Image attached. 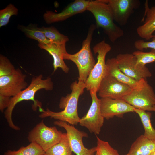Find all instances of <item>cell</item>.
Wrapping results in <instances>:
<instances>
[{"instance_id":"cell-1","label":"cell","mask_w":155,"mask_h":155,"mask_svg":"<svg viewBox=\"0 0 155 155\" xmlns=\"http://www.w3.org/2000/svg\"><path fill=\"white\" fill-rule=\"evenodd\" d=\"M71 92L60 100L59 106L63 110L55 112L48 108L44 110L42 108L39 109L41 113L39 117L41 118L49 117L59 121H64L71 125H77L79 123L80 118L78 113V103L79 98L86 88L85 83L75 81L71 84Z\"/></svg>"},{"instance_id":"cell-2","label":"cell","mask_w":155,"mask_h":155,"mask_svg":"<svg viewBox=\"0 0 155 155\" xmlns=\"http://www.w3.org/2000/svg\"><path fill=\"white\" fill-rule=\"evenodd\" d=\"M53 87V83L51 78L48 77L43 79L42 74L33 77L30 84L25 89L10 98L9 105L4 112L5 117L9 126L16 131L20 129L19 127L14 124L12 118L13 110L17 103L23 100H31L34 102L32 106L33 110H36L37 107H38L39 108H41V103L35 99L36 93L41 89L51 90Z\"/></svg>"},{"instance_id":"cell-3","label":"cell","mask_w":155,"mask_h":155,"mask_svg":"<svg viewBox=\"0 0 155 155\" xmlns=\"http://www.w3.org/2000/svg\"><path fill=\"white\" fill-rule=\"evenodd\" d=\"M87 10L94 16L96 27L100 28L114 43L124 34L123 30L114 22L112 12L108 4L102 0L90 1Z\"/></svg>"},{"instance_id":"cell-4","label":"cell","mask_w":155,"mask_h":155,"mask_svg":"<svg viewBox=\"0 0 155 155\" xmlns=\"http://www.w3.org/2000/svg\"><path fill=\"white\" fill-rule=\"evenodd\" d=\"M96 28L94 24L90 25L87 37L83 41L82 48L78 52L74 54L67 52L63 56L64 60L71 61L76 65L79 72V82L85 83L96 64L90 46L94 32Z\"/></svg>"},{"instance_id":"cell-5","label":"cell","mask_w":155,"mask_h":155,"mask_svg":"<svg viewBox=\"0 0 155 155\" xmlns=\"http://www.w3.org/2000/svg\"><path fill=\"white\" fill-rule=\"evenodd\" d=\"M111 49V46L104 40L96 44L93 48L94 54H97V61L85 83L86 88L90 93L98 92L106 72V56Z\"/></svg>"},{"instance_id":"cell-6","label":"cell","mask_w":155,"mask_h":155,"mask_svg":"<svg viewBox=\"0 0 155 155\" xmlns=\"http://www.w3.org/2000/svg\"><path fill=\"white\" fill-rule=\"evenodd\" d=\"M63 133L55 127L46 125L42 120L29 132L27 139L30 142L39 145L45 152L59 142Z\"/></svg>"},{"instance_id":"cell-7","label":"cell","mask_w":155,"mask_h":155,"mask_svg":"<svg viewBox=\"0 0 155 155\" xmlns=\"http://www.w3.org/2000/svg\"><path fill=\"white\" fill-rule=\"evenodd\" d=\"M135 108L150 111L155 106V93L145 79L139 87L132 90L122 99Z\"/></svg>"},{"instance_id":"cell-8","label":"cell","mask_w":155,"mask_h":155,"mask_svg":"<svg viewBox=\"0 0 155 155\" xmlns=\"http://www.w3.org/2000/svg\"><path fill=\"white\" fill-rule=\"evenodd\" d=\"M115 58L121 71L135 80L146 79L152 75L151 72L146 65L137 63L136 58L133 53L119 54Z\"/></svg>"},{"instance_id":"cell-9","label":"cell","mask_w":155,"mask_h":155,"mask_svg":"<svg viewBox=\"0 0 155 155\" xmlns=\"http://www.w3.org/2000/svg\"><path fill=\"white\" fill-rule=\"evenodd\" d=\"M54 124L65 130L71 150L76 155H95L96 152V146L88 149L83 143V138L88 137L87 133L64 121L58 120L54 121Z\"/></svg>"},{"instance_id":"cell-10","label":"cell","mask_w":155,"mask_h":155,"mask_svg":"<svg viewBox=\"0 0 155 155\" xmlns=\"http://www.w3.org/2000/svg\"><path fill=\"white\" fill-rule=\"evenodd\" d=\"M92 100L91 106L87 113L80 118L79 125L86 128L91 133L99 134L103 126L104 118L100 108V99L96 93H90Z\"/></svg>"},{"instance_id":"cell-11","label":"cell","mask_w":155,"mask_h":155,"mask_svg":"<svg viewBox=\"0 0 155 155\" xmlns=\"http://www.w3.org/2000/svg\"><path fill=\"white\" fill-rule=\"evenodd\" d=\"M132 90L129 86L106 73L101 81L97 92L101 98L122 99Z\"/></svg>"},{"instance_id":"cell-12","label":"cell","mask_w":155,"mask_h":155,"mask_svg":"<svg viewBox=\"0 0 155 155\" xmlns=\"http://www.w3.org/2000/svg\"><path fill=\"white\" fill-rule=\"evenodd\" d=\"M111 9L114 21L121 26L126 25L134 10L138 8L141 3L138 0H102Z\"/></svg>"},{"instance_id":"cell-13","label":"cell","mask_w":155,"mask_h":155,"mask_svg":"<svg viewBox=\"0 0 155 155\" xmlns=\"http://www.w3.org/2000/svg\"><path fill=\"white\" fill-rule=\"evenodd\" d=\"M26 76L18 68L12 74L0 77V94L14 97L28 86Z\"/></svg>"},{"instance_id":"cell-14","label":"cell","mask_w":155,"mask_h":155,"mask_svg":"<svg viewBox=\"0 0 155 155\" xmlns=\"http://www.w3.org/2000/svg\"><path fill=\"white\" fill-rule=\"evenodd\" d=\"M90 1L76 0L68 5L59 13L46 11L43 15V18L48 24L64 21L76 14L87 10Z\"/></svg>"},{"instance_id":"cell-15","label":"cell","mask_w":155,"mask_h":155,"mask_svg":"<svg viewBox=\"0 0 155 155\" xmlns=\"http://www.w3.org/2000/svg\"><path fill=\"white\" fill-rule=\"evenodd\" d=\"M100 108L102 115L107 120L116 116L121 117L126 113L134 112L135 108L122 99L101 98Z\"/></svg>"},{"instance_id":"cell-16","label":"cell","mask_w":155,"mask_h":155,"mask_svg":"<svg viewBox=\"0 0 155 155\" xmlns=\"http://www.w3.org/2000/svg\"><path fill=\"white\" fill-rule=\"evenodd\" d=\"M38 46L46 51L53 57L54 72L58 68H61L65 73H68L69 68L64 61V54L67 52L66 44H58L51 42L49 44L38 43Z\"/></svg>"},{"instance_id":"cell-17","label":"cell","mask_w":155,"mask_h":155,"mask_svg":"<svg viewBox=\"0 0 155 155\" xmlns=\"http://www.w3.org/2000/svg\"><path fill=\"white\" fill-rule=\"evenodd\" d=\"M106 73L113 77L118 81L129 86L132 89L138 87L145 79L135 80L126 75L119 69L116 58L108 59L106 61Z\"/></svg>"},{"instance_id":"cell-18","label":"cell","mask_w":155,"mask_h":155,"mask_svg":"<svg viewBox=\"0 0 155 155\" xmlns=\"http://www.w3.org/2000/svg\"><path fill=\"white\" fill-rule=\"evenodd\" d=\"M145 3V18L143 24L137 28V32L140 37L148 40L153 36L155 31V5L149 8L147 1Z\"/></svg>"},{"instance_id":"cell-19","label":"cell","mask_w":155,"mask_h":155,"mask_svg":"<svg viewBox=\"0 0 155 155\" xmlns=\"http://www.w3.org/2000/svg\"><path fill=\"white\" fill-rule=\"evenodd\" d=\"M155 150V141L148 139L144 135L133 143L125 155H152Z\"/></svg>"},{"instance_id":"cell-20","label":"cell","mask_w":155,"mask_h":155,"mask_svg":"<svg viewBox=\"0 0 155 155\" xmlns=\"http://www.w3.org/2000/svg\"><path fill=\"white\" fill-rule=\"evenodd\" d=\"M18 28L26 37L37 40L38 43L49 44L52 42L46 37L36 24H30L26 26L20 25L18 26Z\"/></svg>"},{"instance_id":"cell-21","label":"cell","mask_w":155,"mask_h":155,"mask_svg":"<svg viewBox=\"0 0 155 155\" xmlns=\"http://www.w3.org/2000/svg\"><path fill=\"white\" fill-rule=\"evenodd\" d=\"M66 133H63L59 142L49 149L44 155H72Z\"/></svg>"},{"instance_id":"cell-22","label":"cell","mask_w":155,"mask_h":155,"mask_svg":"<svg viewBox=\"0 0 155 155\" xmlns=\"http://www.w3.org/2000/svg\"><path fill=\"white\" fill-rule=\"evenodd\" d=\"M141 109L135 108L134 112L139 116L144 131V135L149 140L155 141V129L151 122V113Z\"/></svg>"},{"instance_id":"cell-23","label":"cell","mask_w":155,"mask_h":155,"mask_svg":"<svg viewBox=\"0 0 155 155\" xmlns=\"http://www.w3.org/2000/svg\"><path fill=\"white\" fill-rule=\"evenodd\" d=\"M45 152L37 144L30 142L27 146L21 147L17 150H8L3 155H44Z\"/></svg>"},{"instance_id":"cell-24","label":"cell","mask_w":155,"mask_h":155,"mask_svg":"<svg viewBox=\"0 0 155 155\" xmlns=\"http://www.w3.org/2000/svg\"><path fill=\"white\" fill-rule=\"evenodd\" d=\"M40 30L44 33L46 37L51 42L58 44H66L69 40L68 37L59 32L53 26L39 28Z\"/></svg>"},{"instance_id":"cell-25","label":"cell","mask_w":155,"mask_h":155,"mask_svg":"<svg viewBox=\"0 0 155 155\" xmlns=\"http://www.w3.org/2000/svg\"><path fill=\"white\" fill-rule=\"evenodd\" d=\"M18 9L13 4H9L5 8L0 10V27L6 25L11 17L18 14Z\"/></svg>"},{"instance_id":"cell-26","label":"cell","mask_w":155,"mask_h":155,"mask_svg":"<svg viewBox=\"0 0 155 155\" xmlns=\"http://www.w3.org/2000/svg\"><path fill=\"white\" fill-rule=\"evenodd\" d=\"M136 57L137 63L143 65L155 62V49H152L149 52L137 50L132 53Z\"/></svg>"},{"instance_id":"cell-27","label":"cell","mask_w":155,"mask_h":155,"mask_svg":"<svg viewBox=\"0 0 155 155\" xmlns=\"http://www.w3.org/2000/svg\"><path fill=\"white\" fill-rule=\"evenodd\" d=\"M96 151L100 155H120L118 151L113 148L109 143L97 137Z\"/></svg>"},{"instance_id":"cell-28","label":"cell","mask_w":155,"mask_h":155,"mask_svg":"<svg viewBox=\"0 0 155 155\" xmlns=\"http://www.w3.org/2000/svg\"><path fill=\"white\" fill-rule=\"evenodd\" d=\"M16 69L7 57L0 55V77L11 75Z\"/></svg>"},{"instance_id":"cell-29","label":"cell","mask_w":155,"mask_h":155,"mask_svg":"<svg viewBox=\"0 0 155 155\" xmlns=\"http://www.w3.org/2000/svg\"><path fill=\"white\" fill-rule=\"evenodd\" d=\"M152 38V41L149 42H146L142 40H137L134 42V46L138 50L140 51L148 48L155 49V35Z\"/></svg>"},{"instance_id":"cell-30","label":"cell","mask_w":155,"mask_h":155,"mask_svg":"<svg viewBox=\"0 0 155 155\" xmlns=\"http://www.w3.org/2000/svg\"><path fill=\"white\" fill-rule=\"evenodd\" d=\"M10 97L0 94V110L3 112L8 107L10 101Z\"/></svg>"},{"instance_id":"cell-31","label":"cell","mask_w":155,"mask_h":155,"mask_svg":"<svg viewBox=\"0 0 155 155\" xmlns=\"http://www.w3.org/2000/svg\"><path fill=\"white\" fill-rule=\"evenodd\" d=\"M155 111V106H153L151 109V111Z\"/></svg>"},{"instance_id":"cell-32","label":"cell","mask_w":155,"mask_h":155,"mask_svg":"<svg viewBox=\"0 0 155 155\" xmlns=\"http://www.w3.org/2000/svg\"><path fill=\"white\" fill-rule=\"evenodd\" d=\"M95 155H100V154L99 152L97 151H96L95 153Z\"/></svg>"},{"instance_id":"cell-33","label":"cell","mask_w":155,"mask_h":155,"mask_svg":"<svg viewBox=\"0 0 155 155\" xmlns=\"http://www.w3.org/2000/svg\"><path fill=\"white\" fill-rule=\"evenodd\" d=\"M152 155H155V150Z\"/></svg>"}]
</instances>
